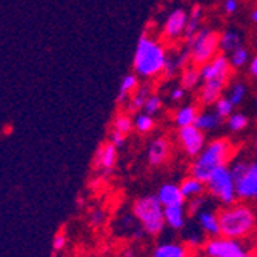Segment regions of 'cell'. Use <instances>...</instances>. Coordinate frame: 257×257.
<instances>
[{"label":"cell","mask_w":257,"mask_h":257,"mask_svg":"<svg viewBox=\"0 0 257 257\" xmlns=\"http://www.w3.org/2000/svg\"><path fill=\"white\" fill-rule=\"evenodd\" d=\"M168 60L167 46L162 40L154 39L147 31L140 34L133 57L134 73L144 79H154L163 74Z\"/></svg>","instance_id":"cell-1"},{"label":"cell","mask_w":257,"mask_h":257,"mask_svg":"<svg viewBox=\"0 0 257 257\" xmlns=\"http://www.w3.org/2000/svg\"><path fill=\"white\" fill-rule=\"evenodd\" d=\"M231 63L226 54L219 53L213 60L200 66L202 85L199 88V102L205 106L214 105L229 83Z\"/></svg>","instance_id":"cell-2"},{"label":"cell","mask_w":257,"mask_h":257,"mask_svg":"<svg viewBox=\"0 0 257 257\" xmlns=\"http://www.w3.org/2000/svg\"><path fill=\"white\" fill-rule=\"evenodd\" d=\"M234 153H236V147L229 139L226 137L213 139L211 142L206 144L203 151L191 162L190 174L200 179L202 182H206L213 171L228 165V162L232 160Z\"/></svg>","instance_id":"cell-3"},{"label":"cell","mask_w":257,"mask_h":257,"mask_svg":"<svg viewBox=\"0 0 257 257\" xmlns=\"http://www.w3.org/2000/svg\"><path fill=\"white\" fill-rule=\"evenodd\" d=\"M220 232L222 236L229 239L243 240L257 228V216L248 202H236L232 205L223 206L219 211Z\"/></svg>","instance_id":"cell-4"},{"label":"cell","mask_w":257,"mask_h":257,"mask_svg":"<svg viewBox=\"0 0 257 257\" xmlns=\"http://www.w3.org/2000/svg\"><path fill=\"white\" fill-rule=\"evenodd\" d=\"M133 214L148 236H159L165 229V206L157 194L142 196L133 202Z\"/></svg>","instance_id":"cell-5"},{"label":"cell","mask_w":257,"mask_h":257,"mask_svg":"<svg viewBox=\"0 0 257 257\" xmlns=\"http://www.w3.org/2000/svg\"><path fill=\"white\" fill-rule=\"evenodd\" d=\"M185 46L191 56V63L202 66L213 60L220 51V34L211 28H202L197 34L185 39Z\"/></svg>","instance_id":"cell-6"},{"label":"cell","mask_w":257,"mask_h":257,"mask_svg":"<svg viewBox=\"0 0 257 257\" xmlns=\"http://www.w3.org/2000/svg\"><path fill=\"white\" fill-rule=\"evenodd\" d=\"M205 183H206V193L217 202H220L223 206L237 202L236 179L232 176L228 165L213 171Z\"/></svg>","instance_id":"cell-7"},{"label":"cell","mask_w":257,"mask_h":257,"mask_svg":"<svg viewBox=\"0 0 257 257\" xmlns=\"http://www.w3.org/2000/svg\"><path fill=\"white\" fill-rule=\"evenodd\" d=\"M203 251L206 257H248L249 254L242 240L229 239L225 236L209 237L205 240Z\"/></svg>","instance_id":"cell-8"},{"label":"cell","mask_w":257,"mask_h":257,"mask_svg":"<svg viewBox=\"0 0 257 257\" xmlns=\"http://www.w3.org/2000/svg\"><path fill=\"white\" fill-rule=\"evenodd\" d=\"M176 137H177V144L182 148V151L191 159L197 157L203 151V148L206 147L205 131H202L196 125L177 128Z\"/></svg>","instance_id":"cell-9"},{"label":"cell","mask_w":257,"mask_h":257,"mask_svg":"<svg viewBox=\"0 0 257 257\" xmlns=\"http://www.w3.org/2000/svg\"><path fill=\"white\" fill-rule=\"evenodd\" d=\"M188 16L190 11L185 8H176L173 10L162 27V37L165 42H179L180 39L185 40V33H186V25H188Z\"/></svg>","instance_id":"cell-10"},{"label":"cell","mask_w":257,"mask_h":257,"mask_svg":"<svg viewBox=\"0 0 257 257\" xmlns=\"http://www.w3.org/2000/svg\"><path fill=\"white\" fill-rule=\"evenodd\" d=\"M236 191L237 199L242 202L257 200V160L248 162V167L236 179Z\"/></svg>","instance_id":"cell-11"},{"label":"cell","mask_w":257,"mask_h":257,"mask_svg":"<svg viewBox=\"0 0 257 257\" xmlns=\"http://www.w3.org/2000/svg\"><path fill=\"white\" fill-rule=\"evenodd\" d=\"M119 160V148L114 147L109 140L99 147L94 156V165L97 170H102L103 173H111L114 167L117 165Z\"/></svg>","instance_id":"cell-12"},{"label":"cell","mask_w":257,"mask_h":257,"mask_svg":"<svg viewBox=\"0 0 257 257\" xmlns=\"http://www.w3.org/2000/svg\"><path fill=\"white\" fill-rule=\"evenodd\" d=\"M171 153V144L167 137H156L154 140H151V144L148 145V151H147V159L151 167H160L163 165Z\"/></svg>","instance_id":"cell-13"},{"label":"cell","mask_w":257,"mask_h":257,"mask_svg":"<svg viewBox=\"0 0 257 257\" xmlns=\"http://www.w3.org/2000/svg\"><path fill=\"white\" fill-rule=\"evenodd\" d=\"M191 63V56L188 48L183 45L182 50H176L171 54H168V60L165 65V71H163V76L167 79L174 77L177 73H182V69L185 66H188Z\"/></svg>","instance_id":"cell-14"},{"label":"cell","mask_w":257,"mask_h":257,"mask_svg":"<svg viewBox=\"0 0 257 257\" xmlns=\"http://www.w3.org/2000/svg\"><path fill=\"white\" fill-rule=\"evenodd\" d=\"M197 223L202 228L203 234L208 237H217L222 236L220 232V222H219V213H214L211 209H208L206 206L196 214Z\"/></svg>","instance_id":"cell-15"},{"label":"cell","mask_w":257,"mask_h":257,"mask_svg":"<svg viewBox=\"0 0 257 257\" xmlns=\"http://www.w3.org/2000/svg\"><path fill=\"white\" fill-rule=\"evenodd\" d=\"M156 194H157L160 203L165 208L167 206H174V205H185V202H186V199L182 194L180 185L171 183V182L160 185V188L157 190Z\"/></svg>","instance_id":"cell-16"},{"label":"cell","mask_w":257,"mask_h":257,"mask_svg":"<svg viewBox=\"0 0 257 257\" xmlns=\"http://www.w3.org/2000/svg\"><path fill=\"white\" fill-rule=\"evenodd\" d=\"M200 109L197 105L188 103V105H182L176 109L174 115H173V120L176 123L177 128H183V126H190L196 123V119L199 115Z\"/></svg>","instance_id":"cell-17"},{"label":"cell","mask_w":257,"mask_h":257,"mask_svg":"<svg viewBox=\"0 0 257 257\" xmlns=\"http://www.w3.org/2000/svg\"><path fill=\"white\" fill-rule=\"evenodd\" d=\"M186 213H188L186 205L167 206L165 208V223H167V226L174 229V231L182 229L186 223Z\"/></svg>","instance_id":"cell-18"},{"label":"cell","mask_w":257,"mask_h":257,"mask_svg":"<svg viewBox=\"0 0 257 257\" xmlns=\"http://www.w3.org/2000/svg\"><path fill=\"white\" fill-rule=\"evenodd\" d=\"M180 190H182V194L186 200H191V199H196V197H200L205 194L206 191V183L202 182L200 179L194 177V176H188L185 177L180 183Z\"/></svg>","instance_id":"cell-19"},{"label":"cell","mask_w":257,"mask_h":257,"mask_svg":"<svg viewBox=\"0 0 257 257\" xmlns=\"http://www.w3.org/2000/svg\"><path fill=\"white\" fill-rule=\"evenodd\" d=\"M223 120L225 119H222L220 115L213 109H203V111H200L199 112V115H197V119H196V126L197 128H200L202 131H205V133H208V131H214V130H217L219 126H222V123H223Z\"/></svg>","instance_id":"cell-20"},{"label":"cell","mask_w":257,"mask_h":257,"mask_svg":"<svg viewBox=\"0 0 257 257\" xmlns=\"http://www.w3.org/2000/svg\"><path fill=\"white\" fill-rule=\"evenodd\" d=\"M180 85L186 91H193L196 88H200L202 85V74H200V66H196L190 63L185 66L180 73Z\"/></svg>","instance_id":"cell-21"},{"label":"cell","mask_w":257,"mask_h":257,"mask_svg":"<svg viewBox=\"0 0 257 257\" xmlns=\"http://www.w3.org/2000/svg\"><path fill=\"white\" fill-rule=\"evenodd\" d=\"M151 257H188V248L176 242H163L154 248Z\"/></svg>","instance_id":"cell-22"},{"label":"cell","mask_w":257,"mask_h":257,"mask_svg":"<svg viewBox=\"0 0 257 257\" xmlns=\"http://www.w3.org/2000/svg\"><path fill=\"white\" fill-rule=\"evenodd\" d=\"M139 88V76L137 74H126L123 76L120 86H119V94H117V103L119 105H128L133 92Z\"/></svg>","instance_id":"cell-23"},{"label":"cell","mask_w":257,"mask_h":257,"mask_svg":"<svg viewBox=\"0 0 257 257\" xmlns=\"http://www.w3.org/2000/svg\"><path fill=\"white\" fill-rule=\"evenodd\" d=\"M242 34L237 30H226L220 33V53L229 54L234 50H237L239 46H242Z\"/></svg>","instance_id":"cell-24"},{"label":"cell","mask_w":257,"mask_h":257,"mask_svg":"<svg viewBox=\"0 0 257 257\" xmlns=\"http://www.w3.org/2000/svg\"><path fill=\"white\" fill-rule=\"evenodd\" d=\"M153 94L151 86L148 85H139V88L133 92V96L128 102V111H142L145 106L147 99Z\"/></svg>","instance_id":"cell-25"},{"label":"cell","mask_w":257,"mask_h":257,"mask_svg":"<svg viewBox=\"0 0 257 257\" xmlns=\"http://www.w3.org/2000/svg\"><path fill=\"white\" fill-rule=\"evenodd\" d=\"M202 19H203V8L202 5H194L190 10V16H188V25H186V33H185V39H190L194 34H197L202 30Z\"/></svg>","instance_id":"cell-26"},{"label":"cell","mask_w":257,"mask_h":257,"mask_svg":"<svg viewBox=\"0 0 257 257\" xmlns=\"http://www.w3.org/2000/svg\"><path fill=\"white\" fill-rule=\"evenodd\" d=\"M154 128H156L154 115L147 114L144 111H140V112L136 114V117H134V130L139 134H150Z\"/></svg>","instance_id":"cell-27"},{"label":"cell","mask_w":257,"mask_h":257,"mask_svg":"<svg viewBox=\"0 0 257 257\" xmlns=\"http://www.w3.org/2000/svg\"><path fill=\"white\" fill-rule=\"evenodd\" d=\"M246 92H248L246 85H245L243 82L237 80V82L229 83L226 97L232 102V105H234V106H239L240 103H243V100H245V97H246Z\"/></svg>","instance_id":"cell-28"},{"label":"cell","mask_w":257,"mask_h":257,"mask_svg":"<svg viewBox=\"0 0 257 257\" xmlns=\"http://www.w3.org/2000/svg\"><path fill=\"white\" fill-rule=\"evenodd\" d=\"M111 130H115L128 136L134 130V120L131 119V115L128 112H119V114H115V117L112 119Z\"/></svg>","instance_id":"cell-29"},{"label":"cell","mask_w":257,"mask_h":257,"mask_svg":"<svg viewBox=\"0 0 257 257\" xmlns=\"http://www.w3.org/2000/svg\"><path fill=\"white\" fill-rule=\"evenodd\" d=\"M248 123H249V119H248V115L243 114V112H232L226 119V126L232 133L243 131L248 126Z\"/></svg>","instance_id":"cell-30"},{"label":"cell","mask_w":257,"mask_h":257,"mask_svg":"<svg viewBox=\"0 0 257 257\" xmlns=\"http://www.w3.org/2000/svg\"><path fill=\"white\" fill-rule=\"evenodd\" d=\"M228 59H229V63H231V66L234 68V69H239V68H243L245 65H248L249 63V53H248V50L245 48V46L242 45V46H239L237 50H234L232 53H229L228 54Z\"/></svg>","instance_id":"cell-31"},{"label":"cell","mask_w":257,"mask_h":257,"mask_svg":"<svg viewBox=\"0 0 257 257\" xmlns=\"http://www.w3.org/2000/svg\"><path fill=\"white\" fill-rule=\"evenodd\" d=\"M213 106H214V111L220 115L222 119H225V120L229 117L232 112H234V108H236L226 96H222Z\"/></svg>","instance_id":"cell-32"},{"label":"cell","mask_w":257,"mask_h":257,"mask_svg":"<svg viewBox=\"0 0 257 257\" xmlns=\"http://www.w3.org/2000/svg\"><path fill=\"white\" fill-rule=\"evenodd\" d=\"M162 106H163V102H162V97L159 96V94H151L148 99H147V102H145V106H144V112H147V114H151V115H154V114H157L160 109H162Z\"/></svg>","instance_id":"cell-33"},{"label":"cell","mask_w":257,"mask_h":257,"mask_svg":"<svg viewBox=\"0 0 257 257\" xmlns=\"http://www.w3.org/2000/svg\"><path fill=\"white\" fill-rule=\"evenodd\" d=\"M105 222H106V214H105L103 209H102V208H94V209H92L91 214H89V223H91L92 226L99 228V226H102Z\"/></svg>","instance_id":"cell-34"},{"label":"cell","mask_w":257,"mask_h":257,"mask_svg":"<svg viewBox=\"0 0 257 257\" xmlns=\"http://www.w3.org/2000/svg\"><path fill=\"white\" fill-rule=\"evenodd\" d=\"M108 140L114 145V147H117L119 150H122L125 145H126V136L119 133V131H115V130H111L109 131V136H108Z\"/></svg>","instance_id":"cell-35"},{"label":"cell","mask_w":257,"mask_h":257,"mask_svg":"<svg viewBox=\"0 0 257 257\" xmlns=\"http://www.w3.org/2000/svg\"><path fill=\"white\" fill-rule=\"evenodd\" d=\"M66 245H68V237L65 234V231H59L53 239V249L56 252H60L66 248Z\"/></svg>","instance_id":"cell-36"},{"label":"cell","mask_w":257,"mask_h":257,"mask_svg":"<svg viewBox=\"0 0 257 257\" xmlns=\"http://www.w3.org/2000/svg\"><path fill=\"white\" fill-rule=\"evenodd\" d=\"M206 206V202L205 199L200 196V197H196V199H191L190 203H188V213L190 214H197L200 209H203Z\"/></svg>","instance_id":"cell-37"},{"label":"cell","mask_w":257,"mask_h":257,"mask_svg":"<svg viewBox=\"0 0 257 257\" xmlns=\"http://www.w3.org/2000/svg\"><path fill=\"white\" fill-rule=\"evenodd\" d=\"M185 94H186V89L180 85V86H174L171 91H170V99L173 100V102H180L183 97H185Z\"/></svg>","instance_id":"cell-38"},{"label":"cell","mask_w":257,"mask_h":257,"mask_svg":"<svg viewBox=\"0 0 257 257\" xmlns=\"http://www.w3.org/2000/svg\"><path fill=\"white\" fill-rule=\"evenodd\" d=\"M239 10V0H225L223 2V11L226 14H234Z\"/></svg>","instance_id":"cell-39"},{"label":"cell","mask_w":257,"mask_h":257,"mask_svg":"<svg viewBox=\"0 0 257 257\" xmlns=\"http://www.w3.org/2000/svg\"><path fill=\"white\" fill-rule=\"evenodd\" d=\"M248 73H249V76L252 77V79H255L257 80V54L249 60V63H248Z\"/></svg>","instance_id":"cell-40"},{"label":"cell","mask_w":257,"mask_h":257,"mask_svg":"<svg viewBox=\"0 0 257 257\" xmlns=\"http://www.w3.org/2000/svg\"><path fill=\"white\" fill-rule=\"evenodd\" d=\"M188 243H190V246H197V245H200V243L203 245L205 242L202 240V237H200L199 234H196V236L193 234V236L188 237Z\"/></svg>","instance_id":"cell-41"},{"label":"cell","mask_w":257,"mask_h":257,"mask_svg":"<svg viewBox=\"0 0 257 257\" xmlns=\"http://www.w3.org/2000/svg\"><path fill=\"white\" fill-rule=\"evenodd\" d=\"M122 257H134V249L133 248H128L122 252Z\"/></svg>","instance_id":"cell-42"},{"label":"cell","mask_w":257,"mask_h":257,"mask_svg":"<svg viewBox=\"0 0 257 257\" xmlns=\"http://www.w3.org/2000/svg\"><path fill=\"white\" fill-rule=\"evenodd\" d=\"M251 22L254 23V25H257V8H254L251 11Z\"/></svg>","instance_id":"cell-43"},{"label":"cell","mask_w":257,"mask_h":257,"mask_svg":"<svg viewBox=\"0 0 257 257\" xmlns=\"http://www.w3.org/2000/svg\"><path fill=\"white\" fill-rule=\"evenodd\" d=\"M254 255H257V240H255V243H254Z\"/></svg>","instance_id":"cell-44"},{"label":"cell","mask_w":257,"mask_h":257,"mask_svg":"<svg viewBox=\"0 0 257 257\" xmlns=\"http://www.w3.org/2000/svg\"><path fill=\"white\" fill-rule=\"evenodd\" d=\"M254 145H255V148H257V137H255V140H254Z\"/></svg>","instance_id":"cell-45"},{"label":"cell","mask_w":257,"mask_h":257,"mask_svg":"<svg viewBox=\"0 0 257 257\" xmlns=\"http://www.w3.org/2000/svg\"><path fill=\"white\" fill-rule=\"evenodd\" d=\"M248 257H255V255H254V254H251V252H249V254H248Z\"/></svg>","instance_id":"cell-46"},{"label":"cell","mask_w":257,"mask_h":257,"mask_svg":"<svg viewBox=\"0 0 257 257\" xmlns=\"http://www.w3.org/2000/svg\"><path fill=\"white\" fill-rule=\"evenodd\" d=\"M255 257H257V255H255Z\"/></svg>","instance_id":"cell-47"}]
</instances>
